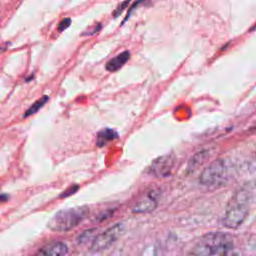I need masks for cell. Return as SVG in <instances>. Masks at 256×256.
Masks as SVG:
<instances>
[{
    "label": "cell",
    "instance_id": "1",
    "mask_svg": "<svg viewBox=\"0 0 256 256\" xmlns=\"http://www.w3.org/2000/svg\"><path fill=\"white\" fill-rule=\"evenodd\" d=\"M232 238L221 232H211L199 239L193 247V255H227L233 250Z\"/></svg>",
    "mask_w": 256,
    "mask_h": 256
},
{
    "label": "cell",
    "instance_id": "2",
    "mask_svg": "<svg viewBox=\"0 0 256 256\" xmlns=\"http://www.w3.org/2000/svg\"><path fill=\"white\" fill-rule=\"evenodd\" d=\"M89 214V207L76 206L56 212L47 223V227L55 232H67L78 226Z\"/></svg>",
    "mask_w": 256,
    "mask_h": 256
},
{
    "label": "cell",
    "instance_id": "3",
    "mask_svg": "<svg viewBox=\"0 0 256 256\" xmlns=\"http://www.w3.org/2000/svg\"><path fill=\"white\" fill-rule=\"evenodd\" d=\"M232 177V165L226 159H217L209 164L200 174L199 181L211 189L226 185Z\"/></svg>",
    "mask_w": 256,
    "mask_h": 256
},
{
    "label": "cell",
    "instance_id": "4",
    "mask_svg": "<svg viewBox=\"0 0 256 256\" xmlns=\"http://www.w3.org/2000/svg\"><path fill=\"white\" fill-rule=\"evenodd\" d=\"M248 213V197L244 191H239L227 205L222 223L225 227L235 229L245 220Z\"/></svg>",
    "mask_w": 256,
    "mask_h": 256
},
{
    "label": "cell",
    "instance_id": "5",
    "mask_svg": "<svg viewBox=\"0 0 256 256\" xmlns=\"http://www.w3.org/2000/svg\"><path fill=\"white\" fill-rule=\"evenodd\" d=\"M123 232L124 226L121 223H117L109 227L93 239L91 244V250L94 252H100L107 249L123 234Z\"/></svg>",
    "mask_w": 256,
    "mask_h": 256
},
{
    "label": "cell",
    "instance_id": "6",
    "mask_svg": "<svg viewBox=\"0 0 256 256\" xmlns=\"http://www.w3.org/2000/svg\"><path fill=\"white\" fill-rule=\"evenodd\" d=\"M174 163L175 158L173 154H165L154 159L152 163L148 166L146 172L154 177H167L171 174Z\"/></svg>",
    "mask_w": 256,
    "mask_h": 256
},
{
    "label": "cell",
    "instance_id": "7",
    "mask_svg": "<svg viewBox=\"0 0 256 256\" xmlns=\"http://www.w3.org/2000/svg\"><path fill=\"white\" fill-rule=\"evenodd\" d=\"M157 204V193H155V191H150L133 205L132 212L136 214L148 213L153 211L156 208Z\"/></svg>",
    "mask_w": 256,
    "mask_h": 256
},
{
    "label": "cell",
    "instance_id": "8",
    "mask_svg": "<svg viewBox=\"0 0 256 256\" xmlns=\"http://www.w3.org/2000/svg\"><path fill=\"white\" fill-rule=\"evenodd\" d=\"M68 253V247L64 242L61 241H55V242H51L47 245H45L44 247H42L41 249H39V251L37 252V254L39 255H65Z\"/></svg>",
    "mask_w": 256,
    "mask_h": 256
},
{
    "label": "cell",
    "instance_id": "9",
    "mask_svg": "<svg viewBox=\"0 0 256 256\" xmlns=\"http://www.w3.org/2000/svg\"><path fill=\"white\" fill-rule=\"evenodd\" d=\"M129 58H130V52L127 50L123 51L122 53L118 54L117 56L110 59L106 63V70L110 71V72H115V71L119 70L128 61Z\"/></svg>",
    "mask_w": 256,
    "mask_h": 256
},
{
    "label": "cell",
    "instance_id": "10",
    "mask_svg": "<svg viewBox=\"0 0 256 256\" xmlns=\"http://www.w3.org/2000/svg\"><path fill=\"white\" fill-rule=\"evenodd\" d=\"M118 138V133L111 128H104L100 130L96 135L95 143L98 147H102L106 145L108 142L113 141Z\"/></svg>",
    "mask_w": 256,
    "mask_h": 256
},
{
    "label": "cell",
    "instance_id": "11",
    "mask_svg": "<svg viewBox=\"0 0 256 256\" xmlns=\"http://www.w3.org/2000/svg\"><path fill=\"white\" fill-rule=\"evenodd\" d=\"M209 157V152L207 150L200 151L197 154H195L189 161L188 166H187V171L188 172H194L196 169H198L199 166H201L204 161Z\"/></svg>",
    "mask_w": 256,
    "mask_h": 256
},
{
    "label": "cell",
    "instance_id": "12",
    "mask_svg": "<svg viewBox=\"0 0 256 256\" xmlns=\"http://www.w3.org/2000/svg\"><path fill=\"white\" fill-rule=\"evenodd\" d=\"M47 100H48V96H46V95H44L43 97H41L40 99H38L36 102H34V103L26 110V112H25V114H24V117H28V116H30V115H32V114H35L40 108H42V107L44 106V104L46 103Z\"/></svg>",
    "mask_w": 256,
    "mask_h": 256
},
{
    "label": "cell",
    "instance_id": "13",
    "mask_svg": "<svg viewBox=\"0 0 256 256\" xmlns=\"http://www.w3.org/2000/svg\"><path fill=\"white\" fill-rule=\"evenodd\" d=\"M94 231H96V229L92 228V229H88V230H85L81 235H79V237L77 238V242L79 244H84V243H87L89 240H91L93 238V235H94Z\"/></svg>",
    "mask_w": 256,
    "mask_h": 256
},
{
    "label": "cell",
    "instance_id": "14",
    "mask_svg": "<svg viewBox=\"0 0 256 256\" xmlns=\"http://www.w3.org/2000/svg\"><path fill=\"white\" fill-rule=\"evenodd\" d=\"M70 24H71V19H70V18H65V19L61 20V22L59 23V25H58V30H59V31H63V30H65L66 28H68V27L70 26Z\"/></svg>",
    "mask_w": 256,
    "mask_h": 256
},
{
    "label": "cell",
    "instance_id": "15",
    "mask_svg": "<svg viewBox=\"0 0 256 256\" xmlns=\"http://www.w3.org/2000/svg\"><path fill=\"white\" fill-rule=\"evenodd\" d=\"M130 1H131V0H125L123 3H121V4L117 7V9L114 11V14H113L114 17H117V16L126 8V6L129 4Z\"/></svg>",
    "mask_w": 256,
    "mask_h": 256
},
{
    "label": "cell",
    "instance_id": "16",
    "mask_svg": "<svg viewBox=\"0 0 256 256\" xmlns=\"http://www.w3.org/2000/svg\"><path fill=\"white\" fill-rule=\"evenodd\" d=\"M78 189V186H71L70 188H68L67 190H65L61 195H60V197H67V196H69V195H71V194H73V193H75V191Z\"/></svg>",
    "mask_w": 256,
    "mask_h": 256
},
{
    "label": "cell",
    "instance_id": "17",
    "mask_svg": "<svg viewBox=\"0 0 256 256\" xmlns=\"http://www.w3.org/2000/svg\"><path fill=\"white\" fill-rule=\"evenodd\" d=\"M101 28V25L100 24H97V26H95V27H93V29L90 31H85L84 33H83V35H92V34H94L95 32H97L99 29Z\"/></svg>",
    "mask_w": 256,
    "mask_h": 256
}]
</instances>
